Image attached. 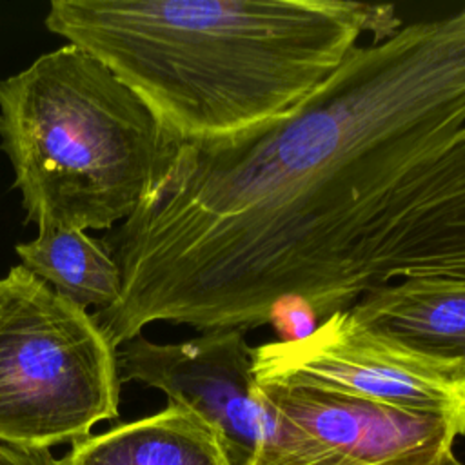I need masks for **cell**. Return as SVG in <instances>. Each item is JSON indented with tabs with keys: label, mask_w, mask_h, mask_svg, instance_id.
<instances>
[{
	"label": "cell",
	"mask_w": 465,
	"mask_h": 465,
	"mask_svg": "<svg viewBox=\"0 0 465 465\" xmlns=\"http://www.w3.org/2000/svg\"><path fill=\"white\" fill-rule=\"evenodd\" d=\"M463 125L465 7L356 45L280 118L180 142L102 238L122 294L94 322L118 349L153 322L245 331L291 305L316 325L349 309L361 236Z\"/></svg>",
	"instance_id": "1"
},
{
	"label": "cell",
	"mask_w": 465,
	"mask_h": 465,
	"mask_svg": "<svg viewBox=\"0 0 465 465\" xmlns=\"http://www.w3.org/2000/svg\"><path fill=\"white\" fill-rule=\"evenodd\" d=\"M45 27L107 65L178 140H218L309 98L389 5L341 0H54Z\"/></svg>",
	"instance_id": "2"
},
{
	"label": "cell",
	"mask_w": 465,
	"mask_h": 465,
	"mask_svg": "<svg viewBox=\"0 0 465 465\" xmlns=\"http://www.w3.org/2000/svg\"><path fill=\"white\" fill-rule=\"evenodd\" d=\"M178 140L107 65L78 45L0 80V147L38 229H111L167 171Z\"/></svg>",
	"instance_id": "3"
},
{
	"label": "cell",
	"mask_w": 465,
	"mask_h": 465,
	"mask_svg": "<svg viewBox=\"0 0 465 465\" xmlns=\"http://www.w3.org/2000/svg\"><path fill=\"white\" fill-rule=\"evenodd\" d=\"M116 354L93 314L11 267L0 278V443L49 450L116 418Z\"/></svg>",
	"instance_id": "4"
},
{
	"label": "cell",
	"mask_w": 465,
	"mask_h": 465,
	"mask_svg": "<svg viewBox=\"0 0 465 465\" xmlns=\"http://www.w3.org/2000/svg\"><path fill=\"white\" fill-rule=\"evenodd\" d=\"M260 385H294L360 398L465 427V372L367 332L349 309L311 332L252 347Z\"/></svg>",
	"instance_id": "5"
},
{
	"label": "cell",
	"mask_w": 465,
	"mask_h": 465,
	"mask_svg": "<svg viewBox=\"0 0 465 465\" xmlns=\"http://www.w3.org/2000/svg\"><path fill=\"white\" fill-rule=\"evenodd\" d=\"M262 434L249 465H376L450 452L465 427L360 398L260 385Z\"/></svg>",
	"instance_id": "6"
},
{
	"label": "cell",
	"mask_w": 465,
	"mask_h": 465,
	"mask_svg": "<svg viewBox=\"0 0 465 465\" xmlns=\"http://www.w3.org/2000/svg\"><path fill=\"white\" fill-rule=\"evenodd\" d=\"M243 329H213L178 343L142 334L118 351L120 383L162 391L169 403L200 416L220 438L231 465H249L262 434V403L252 347Z\"/></svg>",
	"instance_id": "7"
},
{
	"label": "cell",
	"mask_w": 465,
	"mask_h": 465,
	"mask_svg": "<svg viewBox=\"0 0 465 465\" xmlns=\"http://www.w3.org/2000/svg\"><path fill=\"white\" fill-rule=\"evenodd\" d=\"M367 291L407 276L465 278V125L391 194L356 247Z\"/></svg>",
	"instance_id": "8"
},
{
	"label": "cell",
	"mask_w": 465,
	"mask_h": 465,
	"mask_svg": "<svg viewBox=\"0 0 465 465\" xmlns=\"http://www.w3.org/2000/svg\"><path fill=\"white\" fill-rule=\"evenodd\" d=\"M349 311L367 332L465 372V278H400L371 287Z\"/></svg>",
	"instance_id": "9"
},
{
	"label": "cell",
	"mask_w": 465,
	"mask_h": 465,
	"mask_svg": "<svg viewBox=\"0 0 465 465\" xmlns=\"http://www.w3.org/2000/svg\"><path fill=\"white\" fill-rule=\"evenodd\" d=\"M56 465H231L218 434L189 409H165L89 434Z\"/></svg>",
	"instance_id": "10"
},
{
	"label": "cell",
	"mask_w": 465,
	"mask_h": 465,
	"mask_svg": "<svg viewBox=\"0 0 465 465\" xmlns=\"http://www.w3.org/2000/svg\"><path fill=\"white\" fill-rule=\"evenodd\" d=\"M20 265L56 294L87 311L113 307L122 294L118 265L102 243L78 229H38L31 242L15 245Z\"/></svg>",
	"instance_id": "11"
},
{
	"label": "cell",
	"mask_w": 465,
	"mask_h": 465,
	"mask_svg": "<svg viewBox=\"0 0 465 465\" xmlns=\"http://www.w3.org/2000/svg\"><path fill=\"white\" fill-rule=\"evenodd\" d=\"M0 465H56L49 450L22 449L0 443Z\"/></svg>",
	"instance_id": "12"
},
{
	"label": "cell",
	"mask_w": 465,
	"mask_h": 465,
	"mask_svg": "<svg viewBox=\"0 0 465 465\" xmlns=\"http://www.w3.org/2000/svg\"><path fill=\"white\" fill-rule=\"evenodd\" d=\"M376 465H465L461 460L454 456V452H443V454H420V456H407L398 458L385 463Z\"/></svg>",
	"instance_id": "13"
}]
</instances>
